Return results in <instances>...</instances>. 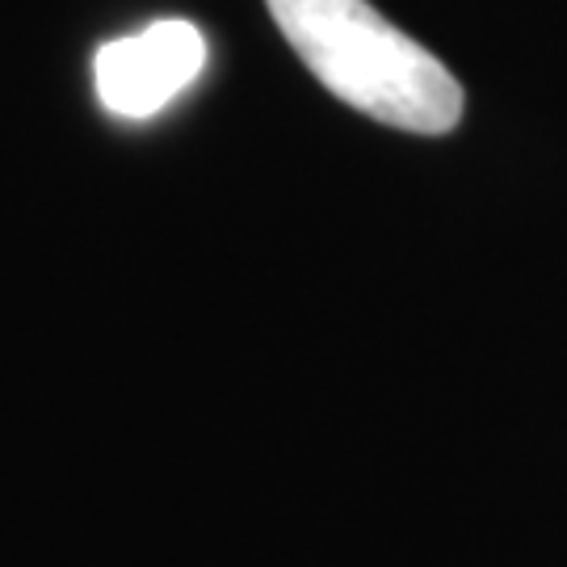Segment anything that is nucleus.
<instances>
[{"label":"nucleus","instance_id":"f257e3e1","mask_svg":"<svg viewBox=\"0 0 567 567\" xmlns=\"http://www.w3.org/2000/svg\"><path fill=\"white\" fill-rule=\"evenodd\" d=\"M290 51L332 97L412 135H446L463 118V84L365 0H265Z\"/></svg>","mask_w":567,"mask_h":567},{"label":"nucleus","instance_id":"f03ea898","mask_svg":"<svg viewBox=\"0 0 567 567\" xmlns=\"http://www.w3.org/2000/svg\"><path fill=\"white\" fill-rule=\"evenodd\" d=\"M206 39L194 21H152L131 39L105 42L93 55V84L110 114L152 118L203 76Z\"/></svg>","mask_w":567,"mask_h":567}]
</instances>
